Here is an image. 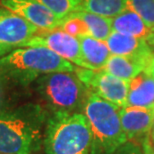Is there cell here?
<instances>
[{
    "label": "cell",
    "mask_w": 154,
    "mask_h": 154,
    "mask_svg": "<svg viewBox=\"0 0 154 154\" xmlns=\"http://www.w3.org/2000/svg\"><path fill=\"white\" fill-rule=\"evenodd\" d=\"M45 113L37 104H25L0 113V153L37 152L42 143Z\"/></svg>",
    "instance_id": "obj_1"
},
{
    "label": "cell",
    "mask_w": 154,
    "mask_h": 154,
    "mask_svg": "<svg viewBox=\"0 0 154 154\" xmlns=\"http://www.w3.org/2000/svg\"><path fill=\"white\" fill-rule=\"evenodd\" d=\"M120 108L89 90L83 114L91 129L90 154H115L127 142L120 120Z\"/></svg>",
    "instance_id": "obj_2"
},
{
    "label": "cell",
    "mask_w": 154,
    "mask_h": 154,
    "mask_svg": "<svg viewBox=\"0 0 154 154\" xmlns=\"http://www.w3.org/2000/svg\"><path fill=\"white\" fill-rule=\"evenodd\" d=\"M2 62L4 74L23 86L49 73L76 70L71 62L42 46L17 48L2 57Z\"/></svg>",
    "instance_id": "obj_3"
},
{
    "label": "cell",
    "mask_w": 154,
    "mask_h": 154,
    "mask_svg": "<svg viewBox=\"0 0 154 154\" xmlns=\"http://www.w3.org/2000/svg\"><path fill=\"white\" fill-rule=\"evenodd\" d=\"M45 154H90L92 134L83 113H56L47 120Z\"/></svg>",
    "instance_id": "obj_4"
},
{
    "label": "cell",
    "mask_w": 154,
    "mask_h": 154,
    "mask_svg": "<svg viewBox=\"0 0 154 154\" xmlns=\"http://www.w3.org/2000/svg\"><path fill=\"white\" fill-rule=\"evenodd\" d=\"M36 90L52 114L83 109L89 90L74 72H53L36 79Z\"/></svg>",
    "instance_id": "obj_5"
},
{
    "label": "cell",
    "mask_w": 154,
    "mask_h": 154,
    "mask_svg": "<svg viewBox=\"0 0 154 154\" xmlns=\"http://www.w3.org/2000/svg\"><path fill=\"white\" fill-rule=\"evenodd\" d=\"M75 73L88 90L121 108L127 106L129 81L109 74L103 69L91 70L80 67L76 68Z\"/></svg>",
    "instance_id": "obj_6"
},
{
    "label": "cell",
    "mask_w": 154,
    "mask_h": 154,
    "mask_svg": "<svg viewBox=\"0 0 154 154\" xmlns=\"http://www.w3.org/2000/svg\"><path fill=\"white\" fill-rule=\"evenodd\" d=\"M42 46L50 49L69 62L76 64L77 66L87 68L81 53V46L79 39L67 34L60 28L50 31H40L30 38L22 47H34ZM21 47V48H22Z\"/></svg>",
    "instance_id": "obj_7"
},
{
    "label": "cell",
    "mask_w": 154,
    "mask_h": 154,
    "mask_svg": "<svg viewBox=\"0 0 154 154\" xmlns=\"http://www.w3.org/2000/svg\"><path fill=\"white\" fill-rule=\"evenodd\" d=\"M40 32L33 24L17 14L0 8V56L9 54Z\"/></svg>",
    "instance_id": "obj_8"
},
{
    "label": "cell",
    "mask_w": 154,
    "mask_h": 154,
    "mask_svg": "<svg viewBox=\"0 0 154 154\" xmlns=\"http://www.w3.org/2000/svg\"><path fill=\"white\" fill-rule=\"evenodd\" d=\"M0 4L33 24L40 31L59 28L63 21L37 0H0Z\"/></svg>",
    "instance_id": "obj_9"
},
{
    "label": "cell",
    "mask_w": 154,
    "mask_h": 154,
    "mask_svg": "<svg viewBox=\"0 0 154 154\" xmlns=\"http://www.w3.org/2000/svg\"><path fill=\"white\" fill-rule=\"evenodd\" d=\"M119 115L127 141L138 143V140H141L142 142L144 137L153 130L154 107H122Z\"/></svg>",
    "instance_id": "obj_10"
},
{
    "label": "cell",
    "mask_w": 154,
    "mask_h": 154,
    "mask_svg": "<svg viewBox=\"0 0 154 154\" xmlns=\"http://www.w3.org/2000/svg\"><path fill=\"white\" fill-rule=\"evenodd\" d=\"M112 31L145 39L148 41L154 36V31L149 28L142 18L129 7L111 18Z\"/></svg>",
    "instance_id": "obj_11"
},
{
    "label": "cell",
    "mask_w": 154,
    "mask_h": 154,
    "mask_svg": "<svg viewBox=\"0 0 154 154\" xmlns=\"http://www.w3.org/2000/svg\"><path fill=\"white\" fill-rule=\"evenodd\" d=\"M105 42L112 55L146 57L153 53L145 39L136 38L122 33L112 31Z\"/></svg>",
    "instance_id": "obj_12"
},
{
    "label": "cell",
    "mask_w": 154,
    "mask_h": 154,
    "mask_svg": "<svg viewBox=\"0 0 154 154\" xmlns=\"http://www.w3.org/2000/svg\"><path fill=\"white\" fill-rule=\"evenodd\" d=\"M154 53L146 57H132L112 55L106 62L103 70L120 79L130 81L145 70L146 63Z\"/></svg>",
    "instance_id": "obj_13"
},
{
    "label": "cell",
    "mask_w": 154,
    "mask_h": 154,
    "mask_svg": "<svg viewBox=\"0 0 154 154\" xmlns=\"http://www.w3.org/2000/svg\"><path fill=\"white\" fill-rule=\"evenodd\" d=\"M127 106L154 107V79L146 72H141L129 81Z\"/></svg>",
    "instance_id": "obj_14"
},
{
    "label": "cell",
    "mask_w": 154,
    "mask_h": 154,
    "mask_svg": "<svg viewBox=\"0 0 154 154\" xmlns=\"http://www.w3.org/2000/svg\"><path fill=\"white\" fill-rule=\"evenodd\" d=\"M78 39L81 46L82 57L87 65V69H102L111 56V52L106 42L95 39L90 35L81 36Z\"/></svg>",
    "instance_id": "obj_15"
},
{
    "label": "cell",
    "mask_w": 154,
    "mask_h": 154,
    "mask_svg": "<svg viewBox=\"0 0 154 154\" xmlns=\"http://www.w3.org/2000/svg\"><path fill=\"white\" fill-rule=\"evenodd\" d=\"M75 14L84 21L88 27L89 35L93 38L106 41V39L112 33L111 18L104 17L85 10L75 12Z\"/></svg>",
    "instance_id": "obj_16"
},
{
    "label": "cell",
    "mask_w": 154,
    "mask_h": 154,
    "mask_svg": "<svg viewBox=\"0 0 154 154\" xmlns=\"http://www.w3.org/2000/svg\"><path fill=\"white\" fill-rule=\"evenodd\" d=\"M83 10L112 18L127 7V0H80Z\"/></svg>",
    "instance_id": "obj_17"
},
{
    "label": "cell",
    "mask_w": 154,
    "mask_h": 154,
    "mask_svg": "<svg viewBox=\"0 0 154 154\" xmlns=\"http://www.w3.org/2000/svg\"><path fill=\"white\" fill-rule=\"evenodd\" d=\"M37 1L62 20L75 12L83 10L82 3L80 0H37Z\"/></svg>",
    "instance_id": "obj_18"
},
{
    "label": "cell",
    "mask_w": 154,
    "mask_h": 154,
    "mask_svg": "<svg viewBox=\"0 0 154 154\" xmlns=\"http://www.w3.org/2000/svg\"><path fill=\"white\" fill-rule=\"evenodd\" d=\"M127 7L136 12L154 31V0H127Z\"/></svg>",
    "instance_id": "obj_19"
},
{
    "label": "cell",
    "mask_w": 154,
    "mask_h": 154,
    "mask_svg": "<svg viewBox=\"0 0 154 154\" xmlns=\"http://www.w3.org/2000/svg\"><path fill=\"white\" fill-rule=\"evenodd\" d=\"M59 28L63 30L64 32H66L67 34L74 36L76 38H79L84 35H89V30L87 25L75 13L64 18Z\"/></svg>",
    "instance_id": "obj_20"
},
{
    "label": "cell",
    "mask_w": 154,
    "mask_h": 154,
    "mask_svg": "<svg viewBox=\"0 0 154 154\" xmlns=\"http://www.w3.org/2000/svg\"><path fill=\"white\" fill-rule=\"evenodd\" d=\"M10 78H8L5 74L0 77V113L5 111L8 108V82Z\"/></svg>",
    "instance_id": "obj_21"
},
{
    "label": "cell",
    "mask_w": 154,
    "mask_h": 154,
    "mask_svg": "<svg viewBox=\"0 0 154 154\" xmlns=\"http://www.w3.org/2000/svg\"><path fill=\"white\" fill-rule=\"evenodd\" d=\"M115 154H142L141 144L132 142V141H127L117 150Z\"/></svg>",
    "instance_id": "obj_22"
},
{
    "label": "cell",
    "mask_w": 154,
    "mask_h": 154,
    "mask_svg": "<svg viewBox=\"0 0 154 154\" xmlns=\"http://www.w3.org/2000/svg\"><path fill=\"white\" fill-rule=\"evenodd\" d=\"M141 148H142V154H154V142L151 133L144 137L141 142Z\"/></svg>",
    "instance_id": "obj_23"
},
{
    "label": "cell",
    "mask_w": 154,
    "mask_h": 154,
    "mask_svg": "<svg viewBox=\"0 0 154 154\" xmlns=\"http://www.w3.org/2000/svg\"><path fill=\"white\" fill-rule=\"evenodd\" d=\"M144 72H146L147 74H149L154 79V54L147 61Z\"/></svg>",
    "instance_id": "obj_24"
},
{
    "label": "cell",
    "mask_w": 154,
    "mask_h": 154,
    "mask_svg": "<svg viewBox=\"0 0 154 154\" xmlns=\"http://www.w3.org/2000/svg\"><path fill=\"white\" fill-rule=\"evenodd\" d=\"M4 75V65L2 62V58H0V77Z\"/></svg>",
    "instance_id": "obj_25"
},
{
    "label": "cell",
    "mask_w": 154,
    "mask_h": 154,
    "mask_svg": "<svg viewBox=\"0 0 154 154\" xmlns=\"http://www.w3.org/2000/svg\"><path fill=\"white\" fill-rule=\"evenodd\" d=\"M147 42H148V44L150 45V47L154 49V36H153L152 38H150Z\"/></svg>",
    "instance_id": "obj_26"
},
{
    "label": "cell",
    "mask_w": 154,
    "mask_h": 154,
    "mask_svg": "<svg viewBox=\"0 0 154 154\" xmlns=\"http://www.w3.org/2000/svg\"><path fill=\"white\" fill-rule=\"evenodd\" d=\"M151 136H152V139H153V142H154V130L151 131Z\"/></svg>",
    "instance_id": "obj_27"
},
{
    "label": "cell",
    "mask_w": 154,
    "mask_h": 154,
    "mask_svg": "<svg viewBox=\"0 0 154 154\" xmlns=\"http://www.w3.org/2000/svg\"><path fill=\"white\" fill-rule=\"evenodd\" d=\"M0 154H4V153H0Z\"/></svg>",
    "instance_id": "obj_28"
},
{
    "label": "cell",
    "mask_w": 154,
    "mask_h": 154,
    "mask_svg": "<svg viewBox=\"0 0 154 154\" xmlns=\"http://www.w3.org/2000/svg\"><path fill=\"white\" fill-rule=\"evenodd\" d=\"M153 130H154V127H153Z\"/></svg>",
    "instance_id": "obj_29"
}]
</instances>
